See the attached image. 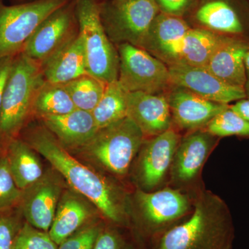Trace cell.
Instances as JSON below:
<instances>
[{
	"instance_id": "cell-15",
	"label": "cell",
	"mask_w": 249,
	"mask_h": 249,
	"mask_svg": "<svg viewBox=\"0 0 249 249\" xmlns=\"http://www.w3.org/2000/svg\"><path fill=\"white\" fill-rule=\"evenodd\" d=\"M62 191L60 181L49 174L23 191L19 208L26 222L39 230L49 232Z\"/></svg>"
},
{
	"instance_id": "cell-24",
	"label": "cell",
	"mask_w": 249,
	"mask_h": 249,
	"mask_svg": "<svg viewBox=\"0 0 249 249\" xmlns=\"http://www.w3.org/2000/svg\"><path fill=\"white\" fill-rule=\"evenodd\" d=\"M196 18L199 22L213 31L239 35L244 31L243 24L235 9L224 0H213L198 9Z\"/></svg>"
},
{
	"instance_id": "cell-6",
	"label": "cell",
	"mask_w": 249,
	"mask_h": 249,
	"mask_svg": "<svg viewBox=\"0 0 249 249\" xmlns=\"http://www.w3.org/2000/svg\"><path fill=\"white\" fill-rule=\"evenodd\" d=\"M103 27L112 43L141 47L160 13L156 0H105L98 3Z\"/></svg>"
},
{
	"instance_id": "cell-38",
	"label": "cell",
	"mask_w": 249,
	"mask_h": 249,
	"mask_svg": "<svg viewBox=\"0 0 249 249\" xmlns=\"http://www.w3.org/2000/svg\"><path fill=\"white\" fill-rule=\"evenodd\" d=\"M122 249H152L150 246L148 245V244L146 243V245H145L144 248H138V247L134 246L133 244L132 243H126V242H124V246H123Z\"/></svg>"
},
{
	"instance_id": "cell-9",
	"label": "cell",
	"mask_w": 249,
	"mask_h": 249,
	"mask_svg": "<svg viewBox=\"0 0 249 249\" xmlns=\"http://www.w3.org/2000/svg\"><path fill=\"white\" fill-rule=\"evenodd\" d=\"M119 83L128 92L166 93L173 88L168 67L145 49L129 43L118 45Z\"/></svg>"
},
{
	"instance_id": "cell-21",
	"label": "cell",
	"mask_w": 249,
	"mask_h": 249,
	"mask_svg": "<svg viewBox=\"0 0 249 249\" xmlns=\"http://www.w3.org/2000/svg\"><path fill=\"white\" fill-rule=\"evenodd\" d=\"M88 203L76 192L67 191L62 195L53 222L49 231L51 238L57 245L81 229L92 217Z\"/></svg>"
},
{
	"instance_id": "cell-33",
	"label": "cell",
	"mask_w": 249,
	"mask_h": 249,
	"mask_svg": "<svg viewBox=\"0 0 249 249\" xmlns=\"http://www.w3.org/2000/svg\"><path fill=\"white\" fill-rule=\"evenodd\" d=\"M124 241L115 229H103L93 249H122Z\"/></svg>"
},
{
	"instance_id": "cell-23",
	"label": "cell",
	"mask_w": 249,
	"mask_h": 249,
	"mask_svg": "<svg viewBox=\"0 0 249 249\" xmlns=\"http://www.w3.org/2000/svg\"><path fill=\"white\" fill-rule=\"evenodd\" d=\"M191 29L179 16L160 12L152 21L140 48L155 56L163 49L182 38Z\"/></svg>"
},
{
	"instance_id": "cell-12",
	"label": "cell",
	"mask_w": 249,
	"mask_h": 249,
	"mask_svg": "<svg viewBox=\"0 0 249 249\" xmlns=\"http://www.w3.org/2000/svg\"><path fill=\"white\" fill-rule=\"evenodd\" d=\"M76 24L75 6L67 3L41 23L21 53L42 63L78 34Z\"/></svg>"
},
{
	"instance_id": "cell-26",
	"label": "cell",
	"mask_w": 249,
	"mask_h": 249,
	"mask_svg": "<svg viewBox=\"0 0 249 249\" xmlns=\"http://www.w3.org/2000/svg\"><path fill=\"white\" fill-rule=\"evenodd\" d=\"M76 109L62 84L45 80L36 95L34 114L39 117L68 114Z\"/></svg>"
},
{
	"instance_id": "cell-27",
	"label": "cell",
	"mask_w": 249,
	"mask_h": 249,
	"mask_svg": "<svg viewBox=\"0 0 249 249\" xmlns=\"http://www.w3.org/2000/svg\"><path fill=\"white\" fill-rule=\"evenodd\" d=\"M62 85L76 109L91 112L101 101L107 85L89 74Z\"/></svg>"
},
{
	"instance_id": "cell-34",
	"label": "cell",
	"mask_w": 249,
	"mask_h": 249,
	"mask_svg": "<svg viewBox=\"0 0 249 249\" xmlns=\"http://www.w3.org/2000/svg\"><path fill=\"white\" fill-rule=\"evenodd\" d=\"M194 0H156L160 12L179 16L186 12Z\"/></svg>"
},
{
	"instance_id": "cell-4",
	"label": "cell",
	"mask_w": 249,
	"mask_h": 249,
	"mask_svg": "<svg viewBox=\"0 0 249 249\" xmlns=\"http://www.w3.org/2000/svg\"><path fill=\"white\" fill-rule=\"evenodd\" d=\"M145 138L142 129L127 116L100 129L79 151L108 173L123 177L128 173Z\"/></svg>"
},
{
	"instance_id": "cell-17",
	"label": "cell",
	"mask_w": 249,
	"mask_h": 249,
	"mask_svg": "<svg viewBox=\"0 0 249 249\" xmlns=\"http://www.w3.org/2000/svg\"><path fill=\"white\" fill-rule=\"evenodd\" d=\"M127 116L139 126L145 137H153L172 127L167 93L128 92Z\"/></svg>"
},
{
	"instance_id": "cell-5",
	"label": "cell",
	"mask_w": 249,
	"mask_h": 249,
	"mask_svg": "<svg viewBox=\"0 0 249 249\" xmlns=\"http://www.w3.org/2000/svg\"><path fill=\"white\" fill-rule=\"evenodd\" d=\"M78 33L84 42L87 70L106 84L119 78V52L109 40L100 17L97 0H76Z\"/></svg>"
},
{
	"instance_id": "cell-20",
	"label": "cell",
	"mask_w": 249,
	"mask_h": 249,
	"mask_svg": "<svg viewBox=\"0 0 249 249\" xmlns=\"http://www.w3.org/2000/svg\"><path fill=\"white\" fill-rule=\"evenodd\" d=\"M40 65L45 79L49 83L65 84L89 74L84 42L79 33Z\"/></svg>"
},
{
	"instance_id": "cell-25",
	"label": "cell",
	"mask_w": 249,
	"mask_h": 249,
	"mask_svg": "<svg viewBox=\"0 0 249 249\" xmlns=\"http://www.w3.org/2000/svg\"><path fill=\"white\" fill-rule=\"evenodd\" d=\"M127 93L118 80L106 85L101 101L91 111L98 129L127 117Z\"/></svg>"
},
{
	"instance_id": "cell-22",
	"label": "cell",
	"mask_w": 249,
	"mask_h": 249,
	"mask_svg": "<svg viewBox=\"0 0 249 249\" xmlns=\"http://www.w3.org/2000/svg\"><path fill=\"white\" fill-rule=\"evenodd\" d=\"M4 155L15 183L22 191L43 177L42 163L36 152L20 137L12 139L8 143Z\"/></svg>"
},
{
	"instance_id": "cell-35",
	"label": "cell",
	"mask_w": 249,
	"mask_h": 249,
	"mask_svg": "<svg viewBox=\"0 0 249 249\" xmlns=\"http://www.w3.org/2000/svg\"><path fill=\"white\" fill-rule=\"evenodd\" d=\"M16 56L6 57V58L0 59V108H1L6 83H7L10 72L12 68L13 62Z\"/></svg>"
},
{
	"instance_id": "cell-7",
	"label": "cell",
	"mask_w": 249,
	"mask_h": 249,
	"mask_svg": "<svg viewBox=\"0 0 249 249\" xmlns=\"http://www.w3.org/2000/svg\"><path fill=\"white\" fill-rule=\"evenodd\" d=\"M69 0H36L13 6L0 3V59L21 53L41 23Z\"/></svg>"
},
{
	"instance_id": "cell-1",
	"label": "cell",
	"mask_w": 249,
	"mask_h": 249,
	"mask_svg": "<svg viewBox=\"0 0 249 249\" xmlns=\"http://www.w3.org/2000/svg\"><path fill=\"white\" fill-rule=\"evenodd\" d=\"M19 137L43 156L72 190L94 205L109 222L116 225L127 224V209L120 188L72 157L45 126L25 127Z\"/></svg>"
},
{
	"instance_id": "cell-10",
	"label": "cell",
	"mask_w": 249,
	"mask_h": 249,
	"mask_svg": "<svg viewBox=\"0 0 249 249\" xmlns=\"http://www.w3.org/2000/svg\"><path fill=\"white\" fill-rule=\"evenodd\" d=\"M180 141L179 134L173 127L145 140L139 152L137 170L141 190L157 191L163 184L170 175L174 156Z\"/></svg>"
},
{
	"instance_id": "cell-30",
	"label": "cell",
	"mask_w": 249,
	"mask_h": 249,
	"mask_svg": "<svg viewBox=\"0 0 249 249\" xmlns=\"http://www.w3.org/2000/svg\"><path fill=\"white\" fill-rule=\"evenodd\" d=\"M23 219L19 207L0 212V249H14Z\"/></svg>"
},
{
	"instance_id": "cell-32",
	"label": "cell",
	"mask_w": 249,
	"mask_h": 249,
	"mask_svg": "<svg viewBox=\"0 0 249 249\" xmlns=\"http://www.w3.org/2000/svg\"><path fill=\"white\" fill-rule=\"evenodd\" d=\"M102 229L99 224L86 226L62 242L58 249H93Z\"/></svg>"
},
{
	"instance_id": "cell-28",
	"label": "cell",
	"mask_w": 249,
	"mask_h": 249,
	"mask_svg": "<svg viewBox=\"0 0 249 249\" xmlns=\"http://www.w3.org/2000/svg\"><path fill=\"white\" fill-rule=\"evenodd\" d=\"M203 129L218 138L236 136L249 139V121L232 111L230 106L214 116Z\"/></svg>"
},
{
	"instance_id": "cell-18",
	"label": "cell",
	"mask_w": 249,
	"mask_h": 249,
	"mask_svg": "<svg viewBox=\"0 0 249 249\" xmlns=\"http://www.w3.org/2000/svg\"><path fill=\"white\" fill-rule=\"evenodd\" d=\"M40 119L67 150H79L99 130L92 113L79 109L63 115L43 116Z\"/></svg>"
},
{
	"instance_id": "cell-2",
	"label": "cell",
	"mask_w": 249,
	"mask_h": 249,
	"mask_svg": "<svg viewBox=\"0 0 249 249\" xmlns=\"http://www.w3.org/2000/svg\"><path fill=\"white\" fill-rule=\"evenodd\" d=\"M194 205L188 219L148 243L152 249H233L235 227L227 203L201 191Z\"/></svg>"
},
{
	"instance_id": "cell-13",
	"label": "cell",
	"mask_w": 249,
	"mask_h": 249,
	"mask_svg": "<svg viewBox=\"0 0 249 249\" xmlns=\"http://www.w3.org/2000/svg\"><path fill=\"white\" fill-rule=\"evenodd\" d=\"M168 67L173 85L186 88L209 101L229 105L247 98L245 89L226 84L205 67L186 65Z\"/></svg>"
},
{
	"instance_id": "cell-29",
	"label": "cell",
	"mask_w": 249,
	"mask_h": 249,
	"mask_svg": "<svg viewBox=\"0 0 249 249\" xmlns=\"http://www.w3.org/2000/svg\"><path fill=\"white\" fill-rule=\"evenodd\" d=\"M23 192L15 183L6 156H0V212L19 207Z\"/></svg>"
},
{
	"instance_id": "cell-3",
	"label": "cell",
	"mask_w": 249,
	"mask_h": 249,
	"mask_svg": "<svg viewBox=\"0 0 249 249\" xmlns=\"http://www.w3.org/2000/svg\"><path fill=\"white\" fill-rule=\"evenodd\" d=\"M45 82L40 62L22 53L15 57L0 108V156L27 125L34 114L36 95Z\"/></svg>"
},
{
	"instance_id": "cell-19",
	"label": "cell",
	"mask_w": 249,
	"mask_h": 249,
	"mask_svg": "<svg viewBox=\"0 0 249 249\" xmlns=\"http://www.w3.org/2000/svg\"><path fill=\"white\" fill-rule=\"evenodd\" d=\"M249 49V43L227 36L204 67L226 84L245 89L247 80L245 60Z\"/></svg>"
},
{
	"instance_id": "cell-11",
	"label": "cell",
	"mask_w": 249,
	"mask_h": 249,
	"mask_svg": "<svg viewBox=\"0 0 249 249\" xmlns=\"http://www.w3.org/2000/svg\"><path fill=\"white\" fill-rule=\"evenodd\" d=\"M219 139L203 129L193 131L181 139L170 171L174 186L188 188L199 184L205 163Z\"/></svg>"
},
{
	"instance_id": "cell-31",
	"label": "cell",
	"mask_w": 249,
	"mask_h": 249,
	"mask_svg": "<svg viewBox=\"0 0 249 249\" xmlns=\"http://www.w3.org/2000/svg\"><path fill=\"white\" fill-rule=\"evenodd\" d=\"M48 232L42 231L24 222L18 232L14 249H58Z\"/></svg>"
},
{
	"instance_id": "cell-37",
	"label": "cell",
	"mask_w": 249,
	"mask_h": 249,
	"mask_svg": "<svg viewBox=\"0 0 249 249\" xmlns=\"http://www.w3.org/2000/svg\"><path fill=\"white\" fill-rule=\"evenodd\" d=\"M245 61L246 74H247V80H246L245 91L247 98H249V49L247 51V53H246Z\"/></svg>"
},
{
	"instance_id": "cell-8",
	"label": "cell",
	"mask_w": 249,
	"mask_h": 249,
	"mask_svg": "<svg viewBox=\"0 0 249 249\" xmlns=\"http://www.w3.org/2000/svg\"><path fill=\"white\" fill-rule=\"evenodd\" d=\"M135 199L141 231L147 243L156 240L191 213L189 196L178 188H165L152 192L139 189Z\"/></svg>"
},
{
	"instance_id": "cell-14",
	"label": "cell",
	"mask_w": 249,
	"mask_h": 249,
	"mask_svg": "<svg viewBox=\"0 0 249 249\" xmlns=\"http://www.w3.org/2000/svg\"><path fill=\"white\" fill-rule=\"evenodd\" d=\"M173 124L191 132L204 128L230 105L209 101L191 90L175 86L168 93Z\"/></svg>"
},
{
	"instance_id": "cell-36",
	"label": "cell",
	"mask_w": 249,
	"mask_h": 249,
	"mask_svg": "<svg viewBox=\"0 0 249 249\" xmlns=\"http://www.w3.org/2000/svg\"><path fill=\"white\" fill-rule=\"evenodd\" d=\"M230 108L246 120L249 121V98H243L230 105Z\"/></svg>"
},
{
	"instance_id": "cell-16",
	"label": "cell",
	"mask_w": 249,
	"mask_h": 249,
	"mask_svg": "<svg viewBox=\"0 0 249 249\" xmlns=\"http://www.w3.org/2000/svg\"><path fill=\"white\" fill-rule=\"evenodd\" d=\"M227 36L204 29H191L182 38L155 55L167 66L186 65L204 67Z\"/></svg>"
}]
</instances>
